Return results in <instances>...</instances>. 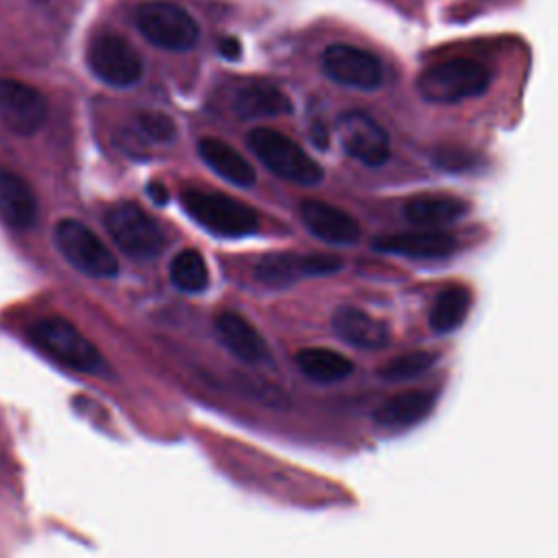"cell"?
<instances>
[{"mask_svg":"<svg viewBox=\"0 0 558 558\" xmlns=\"http://www.w3.org/2000/svg\"><path fill=\"white\" fill-rule=\"evenodd\" d=\"M179 198L185 214L214 235L242 238L259 229L257 211L229 194L187 187Z\"/></svg>","mask_w":558,"mask_h":558,"instance_id":"6da1fadb","label":"cell"},{"mask_svg":"<svg viewBox=\"0 0 558 558\" xmlns=\"http://www.w3.org/2000/svg\"><path fill=\"white\" fill-rule=\"evenodd\" d=\"M490 85V74L475 59H447L425 68L416 78V89L423 100L434 105H453L484 94Z\"/></svg>","mask_w":558,"mask_h":558,"instance_id":"7a4b0ae2","label":"cell"},{"mask_svg":"<svg viewBox=\"0 0 558 558\" xmlns=\"http://www.w3.org/2000/svg\"><path fill=\"white\" fill-rule=\"evenodd\" d=\"M28 336L44 353L72 371L102 375L107 368L105 357L94 347V342L87 340L70 320L61 316L39 318L31 325Z\"/></svg>","mask_w":558,"mask_h":558,"instance_id":"3957f363","label":"cell"},{"mask_svg":"<svg viewBox=\"0 0 558 558\" xmlns=\"http://www.w3.org/2000/svg\"><path fill=\"white\" fill-rule=\"evenodd\" d=\"M248 148L277 177L299 183L318 185L325 177L320 163L312 159L294 140L275 129H253L248 133Z\"/></svg>","mask_w":558,"mask_h":558,"instance_id":"277c9868","label":"cell"},{"mask_svg":"<svg viewBox=\"0 0 558 558\" xmlns=\"http://www.w3.org/2000/svg\"><path fill=\"white\" fill-rule=\"evenodd\" d=\"M137 31L155 46L172 52L192 50L198 41L196 20L172 0H144L133 13Z\"/></svg>","mask_w":558,"mask_h":558,"instance_id":"5b68a950","label":"cell"},{"mask_svg":"<svg viewBox=\"0 0 558 558\" xmlns=\"http://www.w3.org/2000/svg\"><path fill=\"white\" fill-rule=\"evenodd\" d=\"M105 227L122 253L133 259L157 257L168 238L163 229L135 203H118L105 216Z\"/></svg>","mask_w":558,"mask_h":558,"instance_id":"8992f818","label":"cell"},{"mask_svg":"<svg viewBox=\"0 0 558 558\" xmlns=\"http://www.w3.org/2000/svg\"><path fill=\"white\" fill-rule=\"evenodd\" d=\"M85 59L92 74L111 87H131L144 74V61L135 46L113 31L96 33L87 44Z\"/></svg>","mask_w":558,"mask_h":558,"instance_id":"52a82bcc","label":"cell"},{"mask_svg":"<svg viewBox=\"0 0 558 558\" xmlns=\"http://www.w3.org/2000/svg\"><path fill=\"white\" fill-rule=\"evenodd\" d=\"M54 244L61 255L83 275L109 279L118 275V259L105 242L83 222L63 218L54 227Z\"/></svg>","mask_w":558,"mask_h":558,"instance_id":"ba28073f","label":"cell"},{"mask_svg":"<svg viewBox=\"0 0 558 558\" xmlns=\"http://www.w3.org/2000/svg\"><path fill=\"white\" fill-rule=\"evenodd\" d=\"M336 135L342 150L371 168L390 157V137L386 129L364 111H347L336 120Z\"/></svg>","mask_w":558,"mask_h":558,"instance_id":"9c48e42d","label":"cell"},{"mask_svg":"<svg viewBox=\"0 0 558 558\" xmlns=\"http://www.w3.org/2000/svg\"><path fill=\"white\" fill-rule=\"evenodd\" d=\"M342 266L333 255L323 253H268L255 266V279L264 286L286 288L303 279L331 275Z\"/></svg>","mask_w":558,"mask_h":558,"instance_id":"30bf717a","label":"cell"},{"mask_svg":"<svg viewBox=\"0 0 558 558\" xmlns=\"http://www.w3.org/2000/svg\"><path fill=\"white\" fill-rule=\"evenodd\" d=\"M323 70L331 81L362 92L377 89L384 83L381 61L351 44H331L325 48Z\"/></svg>","mask_w":558,"mask_h":558,"instance_id":"8fae6325","label":"cell"},{"mask_svg":"<svg viewBox=\"0 0 558 558\" xmlns=\"http://www.w3.org/2000/svg\"><path fill=\"white\" fill-rule=\"evenodd\" d=\"M0 120L17 135H35L48 120V102L33 85L0 78Z\"/></svg>","mask_w":558,"mask_h":558,"instance_id":"7c38bea8","label":"cell"},{"mask_svg":"<svg viewBox=\"0 0 558 558\" xmlns=\"http://www.w3.org/2000/svg\"><path fill=\"white\" fill-rule=\"evenodd\" d=\"M301 220L310 233L320 238L323 242L336 246H349L360 240L357 220L344 209L329 205L325 201L310 198L301 205Z\"/></svg>","mask_w":558,"mask_h":558,"instance_id":"4fadbf2b","label":"cell"},{"mask_svg":"<svg viewBox=\"0 0 558 558\" xmlns=\"http://www.w3.org/2000/svg\"><path fill=\"white\" fill-rule=\"evenodd\" d=\"M331 329L342 342L355 349L377 351L390 342L386 323L353 305H342L331 314Z\"/></svg>","mask_w":558,"mask_h":558,"instance_id":"5bb4252c","label":"cell"},{"mask_svg":"<svg viewBox=\"0 0 558 558\" xmlns=\"http://www.w3.org/2000/svg\"><path fill=\"white\" fill-rule=\"evenodd\" d=\"M456 238L447 231L438 229H418V231H405V233H388L379 235L373 246L381 253L403 255V257H416V259H436L447 257L456 248Z\"/></svg>","mask_w":558,"mask_h":558,"instance_id":"9a60e30c","label":"cell"},{"mask_svg":"<svg viewBox=\"0 0 558 558\" xmlns=\"http://www.w3.org/2000/svg\"><path fill=\"white\" fill-rule=\"evenodd\" d=\"M216 333L227 351L233 353L240 362L257 366L268 362L270 357L268 344L262 333L235 312H222L216 316Z\"/></svg>","mask_w":558,"mask_h":558,"instance_id":"2e32d148","label":"cell"},{"mask_svg":"<svg viewBox=\"0 0 558 558\" xmlns=\"http://www.w3.org/2000/svg\"><path fill=\"white\" fill-rule=\"evenodd\" d=\"M231 109L238 118L253 120V118H272L286 116L292 111L290 98L266 81H251L242 83L231 98Z\"/></svg>","mask_w":558,"mask_h":558,"instance_id":"e0dca14e","label":"cell"},{"mask_svg":"<svg viewBox=\"0 0 558 558\" xmlns=\"http://www.w3.org/2000/svg\"><path fill=\"white\" fill-rule=\"evenodd\" d=\"M0 218L11 229H28L37 220V198L15 172L0 170Z\"/></svg>","mask_w":558,"mask_h":558,"instance_id":"ac0fdd59","label":"cell"},{"mask_svg":"<svg viewBox=\"0 0 558 558\" xmlns=\"http://www.w3.org/2000/svg\"><path fill=\"white\" fill-rule=\"evenodd\" d=\"M469 211V205L449 194H418L403 205V216L414 227L436 229L460 220Z\"/></svg>","mask_w":558,"mask_h":558,"instance_id":"d6986e66","label":"cell"},{"mask_svg":"<svg viewBox=\"0 0 558 558\" xmlns=\"http://www.w3.org/2000/svg\"><path fill=\"white\" fill-rule=\"evenodd\" d=\"M434 392L405 390L388 397L373 410V421L384 427H408L423 421L434 408Z\"/></svg>","mask_w":558,"mask_h":558,"instance_id":"ffe728a7","label":"cell"},{"mask_svg":"<svg viewBox=\"0 0 558 558\" xmlns=\"http://www.w3.org/2000/svg\"><path fill=\"white\" fill-rule=\"evenodd\" d=\"M198 155L225 181L240 187L255 183V168L231 144L218 137H203L198 142Z\"/></svg>","mask_w":558,"mask_h":558,"instance_id":"44dd1931","label":"cell"},{"mask_svg":"<svg viewBox=\"0 0 558 558\" xmlns=\"http://www.w3.org/2000/svg\"><path fill=\"white\" fill-rule=\"evenodd\" d=\"M294 362L299 371L316 384H336L353 373V362L347 355L325 347L301 349L294 355Z\"/></svg>","mask_w":558,"mask_h":558,"instance_id":"7402d4cb","label":"cell"},{"mask_svg":"<svg viewBox=\"0 0 558 558\" xmlns=\"http://www.w3.org/2000/svg\"><path fill=\"white\" fill-rule=\"evenodd\" d=\"M471 307V294L462 286H449L445 288L432 303L429 310V327L436 333H449L456 331Z\"/></svg>","mask_w":558,"mask_h":558,"instance_id":"603a6c76","label":"cell"},{"mask_svg":"<svg viewBox=\"0 0 558 558\" xmlns=\"http://www.w3.org/2000/svg\"><path fill=\"white\" fill-rule=\"evenodd\" d=\"M170 281L181 292H203L209 286V270L196 248H183L170 262Z\"/></svg>","mask_w":558,"mask_h":558,"instance_id":"cb8c5ba5","label":"cell"},{"mask_svg":"<svg viewBox=\"0 0 558 558\" xmlns=\"http://www.w3.org/2000/svg\"><path fill=\"white\" fill-rule=\"evenodd\" d=\"M436 362V355L429 351H408L392 360H388L379 368V377L386 381H405L423 375L432 364Z\"/></svg>","mask_w":558,"mask_h":558,"instance_id":"d4e9b609","label":"cell"},{"mask_svg":"<svg viewBox=\"0 0 558 558\" xmlns=\"http://www.w3.org/2000/svg\"><path fill=\"white\" fill-rule=\"evenodd\" d=\"M135 124H137L140 135H144L146 140L157 142V144H168L177 135L174 122L161 111H144L135 118Z\"/></svg>","mask_w":558,"mask_h":558,"instance_id":"484cf974","label":"cell"},{"mask_svg":"<svg viewBox=\"0 0 558 558\" xmlns=\"http://www.w3.org/2000/svg\"><path fill=\"white\" fill-rule=\"evenodd\" d=\"M218 48H220V54L227 57V59H238L240 52H242V46H240V41L235 37H222Z\"/></svg>","mask_w":558,"mask_h":558,"instance_id":"4316f807","label":"cell"},{"mask_svg":"<svg viewBox=\"0 0 558 558\" xmlns=\"http://www.w3.org/2000/svg\"><path fill=\"white\" fill-rule=\"evenodd\" d=\"M148 194H150V198H153L155 203H159V205H163V203L168 201V190H166L163 183H159V181H153V183L148 185Z\"/></svg>","mask_w":558,"mask_h":558,"instance_id":"83f0119b","label":"cell"}]
</instances>
